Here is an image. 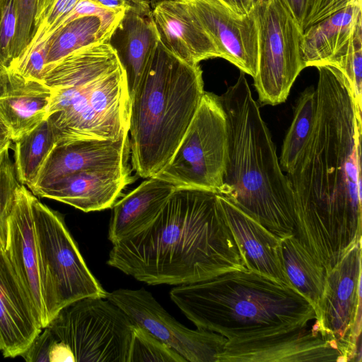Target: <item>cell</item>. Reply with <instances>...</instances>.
Instances as JSON below:
<instances>
[{
    "label": "cell",
    "instance_id": "obj_1",
    "mask_svg": "<svg viewBox=\"0 0 362 362\" xmlns=\"http://www.w3.org/2000/svg\"><path fill=\"white\" fill-rule=\"evenodd\" d=\"M317 68L313 129L285 175L295 204L293 235L327 274L361 240L362 120L342 72Z\"/></svg>",
    "mask_w": 362,
    "mask_h": 362
},
{
    "label": "cell",
    "instance_id": "obj_2",
    "mask_svg": "<svg viewBox=\"0 0 362 362\" xmlns=\"http://www.w3.org/2000/svg\"><path fill=\"white\" fill-rule=\"evenodd\" d=\"M107 263L149 285L247 269L218 194L192 187H176L147 227L113 245Z\"/></svg>",
    "mask_w": 362,
    "mask_h": 362
},
{
    "label": "cell",
    "instance_id": "obj_3",
    "mask_svg": "<svg viewBox=\"0 0 362 362\" xmlns=\"http://www.w3.org/2000/svg\"><path fill=\"white\" fill-rule=\"evenodd\" d=\"M170 296L197 328L231 343L291 332L317 319L313 305L296 288L249 269L177 286Z\"/></svg>",
    "mask_w": 362,
    "mask_h": 362
},
{
    "label": "cell",
    "instance_id": "obj_4",
    "mask_svg": "<svg viewBox=\"0 0 362 362\" xmlns=\"http://www.w3.org/2000/svg\"><path fill=\"white\" fill-rule=\"evenodd\" d=\"M220 100L228 125V153L219 194L279 238L293 235V192L245 73Z\"/></svg>",
    "mask_w": 362,
    "mask_h": 362
},
{
    "label": "cell",
    "instance_id": "obj_5",
    "mask_svg": "<svg viewBox=\"0 0 362 362\" xmlns=\"http://www.w3.org/2000/svg\"><path fill=\"white\" fill-rule=\"evenodd\" d=\"M202 71L170 53L159 41L130 97L132 168L144 178L169 163L204 95Z\"/></svg>",
    "mask_w": 362,
    "mask_h": 362
},
{
    "label": "cell",
    "instance_id": "obj_6",
    "mask_svg": "<svg viewBox=\"0 0 362 362\" xmlns=\"http://www.w3.org/2000/svg\"><path fill=\"white\" fill-rule=\"evenodd\" d=\"M136 324L106 298H84L62 308L46 326L49 362H129Z\"/></svg>",
    "mask_w": 362,
    "mask_h": 362
},
{
    "label": "cell",
    "instance_id": "obj_7",
    "mask_svg": "<svg viewBox=\"0 0 362 362\" xmlns=\"http://www.w3.org/2000/svg\"><path fill=\"white\" fill-rule=\"evenodd\" d=\"M52 90L47 117L55 129L57 143L116 140L129 135L130 96L122 66L90 81Z\"/></svg>",
    "mask_w": 362,
    "mask_h": 362
},
{
    "label": "cell",
    "instance_id": "obj_8",
    "mask_svg": "<svg viewBox=\"0 0 362 362\" xmlns=\"http://www.w3.org/2000/svg\"><path fill=\"white\" fill-rule=\"evenodd\" d=\"M31 206L49 324L68 304L84 298H106L107 292L88 269L62 214L42 203L34 194Z\"/></svg>",
    "mask_w": 362,
    "mask_h": 362
},
{
    "label": "cell",
    "instance_id": "obj_9",
    "mask_svg": "<svg viewBox=\"0 0 362 362\" xmlns=\"http://www.w3.org/2000/svg\"><path fill=\"white\" fill-rule=\"evenodd\" d=\"M228 153V125L220 97L205 92L173 156L156 176L176 187L220 194Z\"/></svg>",
    "mask_w": 362,
    "mask_h": 362
},
{
    "label": "cell",
    "instance_id": "obj_10",
    "mask_svg": "<svg viewBox=\"0 0 362 362\" xmlns=\"http://www.w3.org/2000/svg\"><path fill=\"white\" fill-rule=\"evenodd\" d=\"M258 63L254 86L262 105L286 101L305 68L300 51L303 30L283 0L257 1Z\"/></svg>",
    "mask_w": 362,
    "mask_h": 362
},
{
    "label": "cell",
    "instance_id": "obj_11",
    "mask_svg": "<svg viewBox=\"0 0 362 362\" xmlns=\"http://www.w3.org/2000/svg\"><path fill=\"white\" fill-rule=\"evenodd\" d=\"M106 298L123 310L137 325L178 353L187 361L218 362L227 339L216 332L191 329L172 317L144 288H119Z\"/></svg>",
    "mask_w": 362,
    "mask_h": 362
},
{
    "label": "cell",
    "instance_id": "obj_12",
    "mask_svg": "<svg viewBox=\"0 0 362 362\" xmlns=\"http://www.w3.org/2000/svg\"><path fill=\"white\" fill-rule=\"evenodd\" d=\"M361 240L344 255L327 274L322 299L316 313L324 336L335 341L344 361H361V335L354 334L361 313Z\"/></svg>",
    "mask_w": 362,
    "mask_h": 362
},
{
    "label": "cell",
    "instance_id": "obj_13",
    "mask_svg": "<svg viewBox=\"0 0 362 362\" xmlns=\"http://www.w3.org/2000/svg\"><path fill=\"white\" fill-rule=\"evenodd\" d=\"M344 361L337 344L317 321L303 329L257 340L228 342L218 362Z\"/></svg>",
    "mask_w": 362,
    "mask_h": 362
},
{
    "label": "cell",
    "instance_id": "obj_14",
    "mask_svg": "<svg viewBox=\"0 0 362 362\" xmlns=\"http://www.w3.org/2000/svg\"><path fill=\"white\" fill-rule=\"evenodd\" d=\"M223 58L252 78L258 63V28L253 8L240 15L216 0H187Z\"/></svg>",
    "mask_w": 362,
    "mask_h": 362
},
{
    "label": "cell",
    "instance_id": "obj_15",
    "mask_svg": "<svg viewBox=\"0 0 362 362\" xmlns=\"http://www.w3.org/2000/svg\"><path fill=\"white\" fill-rule=\"evenodd\" d=\"M129 135L116 140L83 139L58 142L29 189L33 193L64 176L81 171L129 167Z\"/></svg>",
    "mask_w": 362,
    "mask_h": 362
},
{
    "label": "cell",
    "instance_id": "obj_16",
    "mask_svg": "<svg viewBox=\"0 0 362 362\" xmlns=\"http://www.w3.org/2000/svg\"><path fill=\"white\" fill-rule=\"evenodd\" d=\"M33 192L20 184L8 219L5 254L38 317L42 328L48 322L42 298L37 247L33 218Z\"/></svg>",
    "mask_w": 362,
    "mask_h": 362
},
{
    "label": "cell",
    "instance_id": "obj_17",
    "mask_svg": "<svg viewBox=\"0 0 362 362\" xmlns=\"http://www.w3.org/2000/svg\"><path fill=\"white\" fill-rule=\"evenodd\" d=\"M151 12L159 41L179 59L198 64L220 57L213 40L187 0H161Z\"/></svg>",
    "mask_w": 362,
    "mask_h": 362
},
{
    "label": "cell",
    "instance_id": "obj_18",
    "mask_svg": "<svg viewBox=\"0 0 362 362\" xmlns=\"http://www.w3.org/2000/svg\"><path fill=\"white\" fill-rule=\"evenodd\" d=\"M132 181L130 166L90 170L64 176L33 194L90 212L112 207Z\"/></svg>",
    "mask_w": 362,
    "mask_h": 362
},
{
    "label": "cell",
    "instance_id": "obj_19",
    "mask_svg": "<svg viewBox=\"0 0 362 362\" xmlns=\"http://www.w3.org/2000/svg\"><path fill=\"white\" fill-rule=\"evenodd\" d=\"M42 329L31 301L4 250H0V351L3 356H21Z\"/></svg>",
    "mask_w": 362,
    "mask_h": 362
},
{
    "label": "cell",
    "instance_id": "obj_20",
    "mask_svg": "<svg viewBox=\"0 0 362 362\" xmlns=\"http://www.w3.org/2000/svg\"><path fill=\"white\" fill-rule=\"evenodd\" d=\"M151 11L146 1L136 0L107 41L125 72L130 97L159 42Z\"/></svg>",
    "mask_w": 362,
    "mask_h": 362
},
{
    "label": "cell",
    "instance_id": "obj_21",
    "mask_svg": "<svg viewBox=\"0 0 362 362\" xmlns=\"http://www.w3.org/2000/svg\"><path fill=\"white\" fill-rule=\"evenodd\" d=\"M218 197L247 269L293 287L283 267L280 238L227 198Z\"/></svg>",
    "mask_w": 362,
    "mask_h": 362
},
{
    "label": "cell",
    "instance_id": "obj_22",
    "mask_svg": "<svg viewBox=\"0 0 362 362\" xmlns=\"http://www.w3.org/2000/svg\"><path fill=\"white\" fill-rule=\"evenodd\" d=\"M52 92L42 81L25 78L11 69H0V118L12 141L47 117Z\"/></svg>",
    "mask_w": 362,
    "mask_h": 362
},
{
    "label": "cell",
    "instance_id": "obj_23",
    "mask_svg": "<svg viewBox=\"0 0 362 362\" xmlns=\"http://www.w3.org/2000/svg\"><path fill=\"white\" fill-rule=\"evenodd\" d=\"M176 187L158 177L147 178L112 206L108 239L112 245L147 227L158 215Z\"/></svg>",
    "mask_w": 362,
    "mask_h": 362
},
{
    "label": "cell",
    "instance_id": "obj_24",
    "mask_svg": "<svg viewBox=\"0 0 362 362\" xmlns=\"http://www.w3.org/2000/svg\"><path fill=\"white\" fill-rule=\"evenodd\" d=\"M361 23V6H349L305 28L300 42L305 68L328 64Z\"/></svg>",
    "mask_w": 362,
    "mask_h": 362
},
{
    "label": "cell",
    "instance_id": "obj_25",
    "mask_svg": "<svg viewBox=\"0 0 362 362\" xmlns=\"http://www.w3.org/2000/svg\"><path fill=\"white\" fill-rule=\"evenodd\" d=\"M107 42L77 50L44 68L42 82L51 88L78 85L107 75L121 67Z\"/></svg>",
    "mask_w": 362,
    "mask_h": 362
},
{
    "label": "cell",
    "instance_id": "obj_26",
    "mask_svg": "<svg viewBox=\"0 0 362 362\" xmlns=\"http://www.w3.org/2000/svg\"><path fill=\"white\" fill-rule=\"evenodd\" d=\"M281 260L292 286L306 297L317 313L324 291L327 273L293 235L280 238Z\"/></svg>",
    "mask_w": 362,
    "mask_h": 362
},
{
    "label": "cell",
    "instance_id": "obj_27",
    "mask_svg": "<svg viewBox=\"0 0 362 362\" xmlns=\"http://www.w3.org/2000/svg\"><path fill=\"white\" fill-rule=\"evenodd\" d=\"M112 32L96 16H80L64 23L46 39L47 55L45 66L77 50L107 42Z\"/></svg>",
    "mask_w": 362,
    "mask_h": 362
},
{
    "label": "cell",
    "instance_id": "obj_28",
    "mask_svg": "<svg viewBox=\"0 0 362 362\" xmlns=\"http://www.w3.org/2000/svg\"><path fill=\"white\" fill-rule=\"evenodd\" d=\"M13 142V165L17 180L20 184L30 188L57 142L49 117H46Z\"/></svg>",
    "mask_w": 362,
    "mask_h": 362
},
{
    "label": "cell",
    "instance_id": "obj_29",
    "mask_svg": "<svg viewBox=\"0 0 362 362\" xmlns=\"http://www.w3.org/2000/svg\"><path fill=\"white\" fill-rule=\"evenodd\" d=\"M316 108V89L309 86L296 102L292 122L283 142L279 160L283 172L293 168L306 144L313 129Z\"/></svg>",
    "mask_w": 362,
    "mask_h": 362
},
{
    "label": "cell",
    "instance_id": "obj_30",
    "mask_svg": "<svg viewBox=\"0 0 362 362\" xmlns=\"http://www.w3.org/2000/svg\"><path fill=\"white\" fill-rule=\"evenodd\" d=\"M347 78L358 113L361 115L362 27L358 25L346 45L328 63Z\"/></svg>",
    "mask_w": 362,
    "mask_h": 362
},
{
    "label": "cell",
    "instance_id": "obj_31",
    "mask_svg": "<svg viewBox=\"0 0 362 362\" xmlns=\"http://www.w3.org/2000/svg\"><path fill=\"white\" fill-rule=\"evenodd\" d=\"M14 1L17 21L10 69L23 57L36 36L40 3V0Z\"/></svg>",
    "mask_w": 362,
    "mask_h": 362
},
{
    "label": "cell",
    "instance_id": "obj_32",
    "mask_svg": "<svg viewBox=\"0 0 362 362\" xmlns=\"http://www.w3.org/2000/svg\"><path fill=\"white\" fill-rule=\"evenodd\" d=\"M186 362V359L148 331L137 325L134 329L129 362Z\"/></svg>",
    "mask_w": 362,
    "mask_h": 362
},
{
    "label": "cell",
    "instance_id": "obj_33",
    "mask_svg": "<svg viewBox=\"0 0 362 362\" xmlns=\"http://www.w3.org/2000/svg\"><path fill=\"white\" fill-rule=\"evenodd\" d=\"M19 185L8 150L0 163V250H2L6 247L8 219L13 206L16 190Z\"/></svg>",
    "mask_w": 362,
    "mask_h": 362
},
{
    "label": "cell",
    "instance_id": "obj_34",
    "mask_svg": "<svg viewBox=\"0 0 362 362\" xmlns=\"http://www.w3.org/2000/svg\"><path fill=\"white\" fill-rule=\"evenodd\" d=\"M14 0H0V69H9L16 28Z\"/></svg>",
    "mask_w": 362,
    "mask_h": 362
},
{
    "label": "cell",
    "instance_id": "obj_35",
    "mask_svg": "<svg viewBox=\"0 0 362 362\" xmlns=\"http://www.w3.org/2000/svg\"><path fill=\"white\" fill-rule=\"evenodd\" d=\"M47 45L46 40L34 45L11 69L25 78L42 82L46 65Z\"/></svg>",
    "mask_w": 362,
    "mask_h": 362
},
{
    "label": "cell",
    "instance_id": "obj_36",
    "mask_svg": "<svg viewBox=\"0 0 362 362\" xmlns=\"http://www.w3.org/2000/svg\"><path fill=\"white\" fill-rule=\"evenodd\" d=\"M349 6H361V0H308L302 30Z\"/></svg>",
    "mask_w": 362,
    "mask_h": 362
},
{
    "label": "cell",
    "instance_id": "obj_37",
    "mask_svg": "<svg viewBox=\"0 0 362 362\" xmlns=\"http://www.w3.org/2000/svg\"><path fill=\"white\" fill-rule=\"evenodd\" d=\"M79 1L80 0H57L37 30L28 50L37 42L46 40L53 31L59 27Z\"/></svg>",
    "mask_w": 362,
    "mask_h": 362
},
{
    "label": "cell",
    "instance_id": "obj_38",
    "mask_svg": "<svg viewBox=\"0 0 362 362\" xmlns=\"http://www.w3.org/2000/svg\"><path fill=\"white\" fill-rule=\"evenodd\" d=\"M124 12L125 11H115L103 7L89 0H80L61 25L80 16H96L100 17L107 26L114 30L122 20Z\"/></svg>",
    "mask_w": 362,
    "mask_h": 362
},
{
    "label": "cell",
    "instance_id": "obj_39",
    "mask_svg": "<svg viewBox=\"0 0 362 362\" xmlns=\"http://www.w3.org/2000/svg\"><path fill=\"white\" fill-rule=\"evenodd\" d=\"M229 8L230 11L240 15L249 13L253 8L255 0H216Z\"/></svg>",
    "mask_w": 362,
    "mask_h": 362
},
{
    "label": "cell",
    "instance_id": "obj_40",
    "mask_svg": "<svg viewBox=\"0 0 362 362\" xmlns=\"http://www.w3.org/2000/svg\"><path fill=\"white\" fill-rule=\"evenodd\" d=\"M302 29L308 0H283Z\"/></svg>",
    "mask_w": 362,
    "mask_h": 362
},
{
    "label": "cell",
    "instance_id": "obj_41",
    "mask_svg": "<svg viewBox=\"0 0 362 362\" xmlns=\"http://www.w3.org/2000/svg\"><path fill=\"white\" fill-rule=\"evenodd\" d=\"M103 7L115 10L126 11L136 0H89Z\"/></svg>",
    "mask_w": 362,
    "mask_h": 362
},
{
    "label": "cell",
    "instance_id": "obj_42",
    "mask_svg": "<svg viewBox=\"0 0 362 362\" xmlns=\"http://www.w3.org/2000/svg\"><path fill=\"white\" fill-rule=\"evenodd\" d=\"M11 141L10 132L0 118V144H7Z\"/></svg>",
    "mask_w": 362,
    "mask_h": 362
},
{
    "label": "cell",
    "instance_id": "obj_43",
    "mask_svg": "<svg viewBox=\"0 0 362 362\" xmlns=\"http://www.w3.org/2000/svg\"><path fill=\"white\" fill-rule=\"evenodd\" d=\"M11 142L0 146V163H1L6 152L10 148Z\"/></svg>",
    "mask_w": 362,
    "mask_h": 362
},
{
    "label": "cell",
    "instance_id": "obj_44",
    "mask_svg": "<svg viewBox=\"0 0 362 362\" xmlns=\"http://www.w3.org/2000/svg\"><path fill=\"white\" fill-rule=\"evenodd\" d=\"M255 2H257V1H267V0H255Z\"/></svg>",
    "mask_w": 362,
    "mask_h": 362
},
{
    "label": "cell",
    "instance_id": "obj_45",
    "mask_svg": "<svg viewBox=\"0 0 362 362\" xmlns=\"http://www.w3.org/2000/svg\"><path fill=\"white\" fill-rule=\"evenodd\" d=\"M9 143H10V142H9ZM7 144H8V143H7ZM5 144H0V146H3V145H5Z\"/></svg>",
    "mask_w": 362,
    "mask_h": 362
}]
</instances>
